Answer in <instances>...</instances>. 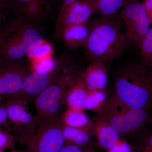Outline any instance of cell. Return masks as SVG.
I'll use <instances>...</instances> for the list:
<instances>
[{"label":"cell","mask_w":152,"mask_h":152,"mask_svg":"<svg viewBox=\"0 0 152 152\" xmlns=\"http://www.w3.org/2000/svg\"><path fill=\"white\" fill-rule=\"evenodd\" d=\"M46 44L39 25L24 19L15 18L0 32V63H25Z\"/></svg>","instance_id":"cell-1"},{"label":"cell","mask_w":152,"mask_h":152,"mask_svg":"<svg viewBox=\"0 0 152 152\" xmlns=\"http://www.w3.org/2000/svg\"><path fill=\"white\" fill-rule=\"evenodd\" d=\"M88 24L89 33L83 46L87 58L107 66L120 58L129 45L118 24L101 17Z\"/></svg>","instance_id":"cell-2"},{"label":"cell","mask_w":152,"mask_h":152,"mask_svg":"<svg viewBox=\"0 0 152 152\" xmlns=\"http://www.w3.org/2000/svg\"><path fill=\"white\" fill-rule=\"evenodd\" d=\"M115 96L133 108L152 110V82L142 64H131L121 68L114 77Z\"/></svg>","instance_id":"cell-3"},{"label":"cell","mask_w":152,"mask_h":152,"mask_svg":"<svg viewBox=\"0 0 152 152\" xmlns=\"http://www.w3.org/2000/svg\"><path fill=\"white\" fill-rule=\"evenodd\" d=\"M150 112L129 107L113 95L97 114L103 117L122 136L136 134L152 123Z\"/></svg>","instance_id":"cell-4"},{"label":"cell","mask_w":152,"mask_h":152,"mask_svg":"<svg viewBox=\"0 0 152 152\" xmlns=\"http://www.w3.org/2000/svg\"><path fill=\"white\" fill-rule=\"evenodd\" d=\"M78 69L73 57L63 55L56 60L54 66L49 70H32L26 79L19 99L27 102H34L44 90L66 74Z\"/></svg>","instance_id":"cell-5"},{"label":"cell","mask_w":152,"mask_h":152,"mask_svg":"<svg viewBox=\"0 0 152 152\" xmlns=\"http://www.w3.org/2000/svg\"><path fill=\"white\" fill-rule=\"evenodd\" d=\"M78 78L75 73L66 74L49 86L34 101L37 121L52 119L61 116L60 110L64 104L65 94L68 89Z\"/></svg>","instance_id":"cell-6"},{"label":"cell","mask_w":152,"mask_h":152,"mask_svg":"<svg viewBox=\"0 0 152 152\" xmlns=\"http://www.w3.org/2000/svg\"><path fill=\"white\" fill-rule=\"evenodd\" d=\"M61 116L38 121L35 132L23 145L25 152H59L65 144Z\"/></svg>","instance_id":"cell-7"},{"label":"cell","mask_w":152,"mask_h":152,"mask_svg":"<svg viewBox=\"0 0 152 152\" xmlns=\"http://www.w3.org/2000/svg\"><path fill=\"white\" fill-rule=\"evenodd\" d=\"M120 18L124 24L129 46L139 48L151 28L143 4L138 0H125Z\"/></svg>","instance_id":"cell-8"},{"label":"cell","mask_w":152,"mask_h":152,"mask_svg":"<svg viewBox=\"0 0 152 152\" xmlns=\"http://www.w3.org/2000/svg\"><path fill=\"white\" fill-rule=\"evenodd\" d=\"M12 131L17 141L24 145L35 132L38 126L35 117L28 111V104L19 99L6 100Z\"/></svg>","instance_id":"cell-9"},{"label":"cell","mask_w":152,"mask_h":152,"mask_svg":"<svg viewBox=\"0 0 152 152\" xmlns=\"http://www.w3.org/2000/svg\"><path fill=\"white\" fill-rule=\"evenodd\" d=\"M32 69L25 63H0V101L19 99Z\"/></svg>","instance_id":"cell-10"},{"label":"cell","mask_w":152,"mask_h":152,"mask_svg":"<svg viewBox=\"0 0 152 152\" xmlns=\"http://www.w3.org/2000/svg\"><path fill=\"white\" fill-rule=\"evenodd\" d=\"M53 3V0H15L11 11L14 18L39 25L48 16Z\"/></svg>","instance_id":"cell-11"},{"label":"cell","mask_w":152,"mask_h":152,"mask_svg":"<svg viewBox=\"0 0 152 152\" xmlns=\"http://www.w3.org/2000/svg\"><path fill=\"white\" fill-rule=\"evenodd\" d=\"M94 13V9L88 1L77 0L68 7L61 18L57 20L54 38L60 40L61 33L65 26L87 23Z\"/></svg>","instance_id":"cell-12"},{"label":"cell","mask_w":152,"mask_h":152,"mask_svg":"<svg viewBox=\"0 0 152 152\" xmlns=\"http://www.w3.org/2000/svg\"><path fill=\"white\" fill-rule=\"evenodd\" d=\"M94 132L99 146L106 151L113 148L121 139L119 132L99 114L96 118Z\"/></svg>","instance_id":"cell-13"},{"label":"cell","mask_w":152,"mask_h":152,"mask_svg":"<svg viewBox=\"0 0 152 152\" xmlns=\"http://www.w3.org/2000/svg\"><path fill=\"white\" fill-rule=\"evenodd\" d=\"M108 66L101 62H91L82 73L88 91L106 89L108 82Z\"/></svg>","instance_id":"cell-14"},{"label":"cell","mask_w":152,"mask_h":152,"mask_svg":"<svg viewBox=\"0 0 152 152\" xmlns=\"http://www.w3.org/2000/svg\"><path fill=\"white\" fill-rule=\"evenodd\" d=\"M88 23L65 26L61 33L60 40H62L66 46L71 50L83 47L89 33Z\"/></svg>","instance_id":"cell-15"},{"label":"cell","mask_w":152,"mask_h":152,"mask_svg":"<svg viewBox=\"0 0 152 152\" xmlns=\"http://www.w3.org/2000/svg\"><path fill=\"white\" fill-rule=\"evenodd\" d=\"M88 92L82 74L66 91L64 104L68 108L84 110V104Z\"/></svg>","instance_id":"cell-16"},{"label":"cell","mask_w":152,"mask_h":152,"mask_svg":"<svg viewBox=\"0 0 152 152\" xmlns=\"http://www.w3.org/2000/svg\"><path fill=\"white\" fill-rule=\"evenodd\" d=\"M63 125L71 127L94 131L93 122L83 110L68 108L61 116Z\"/></svg>","instance_id":"cell-17"},{"label":"cell","mask_w":152,"mask_h":152,"mask_svg":"<svg viewBox=\"0 0 152 152\" xmlns=\"http://www.w3.org/2000/svg\"><path fill=\"white\" fill-rule=\"evenodd\" d=\"M63 134L65 144L86 148L90 146L94 132L63 125Z\"/></svg>","instance_id":"cell-18"},{"label":"cell","mask_w":152,"mask_h":152,"mask_svg":"<svg viewBox=\"0 0 152 152\" xmlns=\"http://www.w3.org/2000/svg\"><path fill=\"white\" fill-rule=\"evenodd\" d=\"M91 4L95 12L101 17L113 20L122 8L125 0H86Z\"/></svg>","instance_id":"cell-19"},{"label":"cell","mask_w":152,"mask_h":152,"mask_svg":"<svg viewBox=\"0 0 152 152\" xmlns=\"http://www.w3.org/2000/svg\"><path fill=\"white\" fill-rule=\"evenodd\" d=\"M108 93L106 89L88 91L84 104V110L100 113L108 100Z\"/></svg>","instance_id":"cell-20"},{"label":"cell","mask_w":152,"mask_h":152,"mask_svg":"<svg viewBox=\"0 0 152 152\" xmlns=\"http://www.w3.org/2000/svg\"><path fill=\"white\" fill-rule=\"evenodd\" d=\"M142 62L145 67L152 69V27L144 37L140 47Z\"/></svg>","instance_id":"cell-21"},{"label":"cell","mask_w":152,"mask_h":152,"mask_svg":"<svg viewBox=\"0 0 152 152\" xmlns=\"http://www.w3.org/2000/svg\"><path fill=\"white\" fill-rule=\"evenodd\" d=\"M16 138L11 132L0 127V150L15 149Z\"/></svg>","instance_id":"cell-22"},{"label":"cell","mask_w":152,"mask_h":152,"mask_svg":"<svg viewBox=\"0 0 152 152\" xmlns=\"http://www.w3.org/2000/svg\"><path fill=\"white\" fill-rule=\"evenodd\" d=\"M0 127L4 128L11 132L12 129L10 125L5 102H3V101H1L0 104Z\"/></svg>","instance_id":"cell-23"},{"label":"cell","mask_w":152,"mask_h":152,"mask_svg":"<svg viewBox=\"0 0 152 152\" xmlns=\"http://www.w3.org/2000/svg\"><path fill=\"white\" fill-rule=\"evenodd\" d=\"M15 0H0V21L1 23L5 22L8 15L12 10Z\"/></svg>","instance_id":"cell-24"},{"label":"cell","mask_w":152,"mask_h":152,"mask_svg":"<svg viewBox=\"0 0 152 152\" xmlns=\"http://www.w3.org/2000/svg\"><path fill=\"white\" fill-rule=\"evenodd\" d=\"M107 152H132L133 148L124 139H121L112 148L107 150Z\"/></svg>","instance_id":"cell-25"},{"label":"cell","mask_w":152,"mask_h":152,"mask_svg":"<svg viewBox=\"0 0 152 152\" xmlns=\"http://www.w3.org/2000/svg\"><path fill=\"white\" fill-rule=\"evenodd\" d=\"M138 152H152V131L139 145Z\"/></svg>","instance_id":"cell-26"},{"label":"cell","mask_w":152,"mask_h":152,"mask_svg":"<svg viewBox=\"0 0 152 152\" xmlns=\"http://www.w3.org/2000/svg\"><path fill=\"white\" fill-rule=\"evenodd\" d=\"M86 148L75 145L64 144L59 152H86Z\"/></svg>","instance_id":"cell-27"},{"label":"cell","mask_w":152,"mask_h":152,"mask_svg":"<svg viewBox=\"0 0 152 152\" xmlns=\"http://www.w3.org/2000/svg\"><path fill=\"white\" fill-rule=\"evenodd\" d=\"M76 1L77 0H63L57 20H59L61 18L68 7Z\"/></svg>","instance_id":"cell-28"},{"label":"cell","mask_w":152,"mask_h":152,"mask_svg":"<svg viewBox=\"0 0 152 152\" xmlns=\"http://www.w3.org/2000/svg\"><path fill=\"white\" fill-rule=\"evenodd\" d=\"M142 3L146 9L150 23L152 25V0H145Z\"/></svg>","instance_id":"cell-29"},{"label":"cell","mask_w":152,"mask_h":152,"mask_svg":"<svg viewBox=\"0 0 152 152\" xmlns=\"http://www.w3.org/2000/svg\"><path fill=\"white\" fill-rule=\"evenodd\" d=\"M86 152H97L91 146H88V148H87L86 149Z\"/></svg>","instance_id":"cell-30"},{"label":"cell","mask_w":152,"mask_h":152,"mask_svg":"<svg viewBox=\"0 0 152 152\" xmlns=\"http://www.w3.org/2000/svg\"><path fill=\"white\" fill-rule=\"evenodd\" d=\"M149 74L150 78L151 79V81L152 82V73H151L149 72Z\"/></svg>","instance_id":"cell-31"},{"label":"cell","mask_w":152,"mask_h":152,"mask_svg":"<svg viewBox=\"0 0 152 152\" xmlns=\"http://www.w3.org/2000/svg\"><path fill=\"white\" fill-rule=\"evenodd\" d=\"M10 152H19L18 151H17V150L15 149V150H12V151H11Z\"/></svg>","instance_id":"cell-32"}]
</instances>
